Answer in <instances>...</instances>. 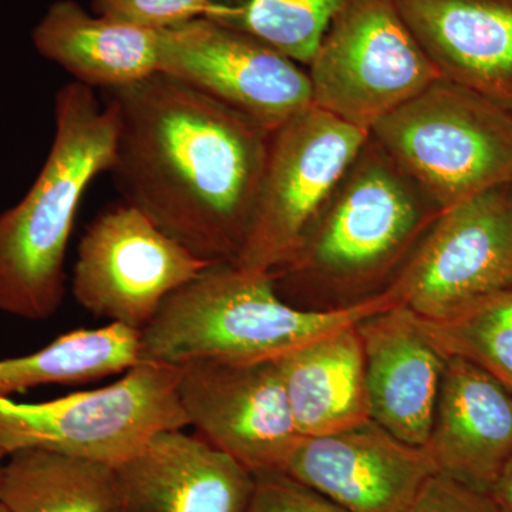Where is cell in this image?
<instances>
[{
	"mask_svg": "<svg viewBox=\"0 0 512 512\" xmlns=\"http://www.w3.org/2000/svg\"><path fill=\"white\" fill-rule=\"evenodd\" d=\"M103 94L116 111L110 173L124 202L202 261L235 262L274 131L163 73Z\"/></svg>",
	"mask_w": 512,
	"mask_h": 512,
	"instance_id": "1",
	"label": "cell"
},
{
	"mask_svg": "<svg viewBox=\"0 0 512 512\" xmlns=\"http://www.w3.org/2000/svg\"><path fill=\"white\" fill-rule=\"evenodd\" d=\"M443 212L369 136L295 254L271 272L302 311H345L386 292Z\"/></svg>",
	"mask_w": 512,
	"mask_h": 512,
	"instance_id": "2",
	"label": "cell"
},
{
	"mask_svg": "<svg viewBox=\"0 0 512 512\" xmlns=\"http://www.w3.org/2000/svg\"><path fill=\"white\" fill-rule=\"evenodd\" d=\"M116 111L90 87L64 84L55 97V136L25 197L0 214V312L40 322L63 302L64 261L87 187L110 173Z\"/></svg>",
	"mask_w": 512,
	"mask_h": 512,
	"instance_id": "3",
	"label": "cell"
},
{
	"mask_svg": "<svg viewBox=\"0 0 512 512\" xmlns=\"http://www.w3.org/2000/svg\"><path fill=\"white\" fill-rule=\"evenodd\" d=\"M402 306L392 291L345 311H302L276 292L271 274L211 264L171 293L140 332V362L275 360L373 313Z\"/></svg>",
	"mask_w": 512,
	"mask_h": 512,
	"instance_id": "4",
	"label": "cell"
},
{
	"mask_svg": "<svg viewBox=\"0 0 512 512\" xmlns=\"http://www.w3.org/2000/svg\"><path fill=\"white\" fill-rule=\"evenodd\" d=\"M370 136L443 211L512 183L511 111L446 79L392 111Z\"/></svg>",
	"mask_w": 512,
	"mask_h": 512,
	"instance_id": "5",
	"label": "cell"
},
{
	"mask_svg": "<svg viewBox=\"0 0 512 512\" xmlns=\"http://www.w3.org/2000/svg\"><path fill=\"white\" fill-rule=\"evenodd\" d=\"M183 367L138 362L101 389L43 403L0 396V450H45L117 467L163 431L188 424L180 397Z\"/></svg>",
	"mask_w": 512,
	"mask_h": 512,
	"instance_id": "6",
	"label": "cell"
},
{
	"mask_svg": "<svg viewBox=\"0 0 512 512\" xmlns=\"http://www.w3.org/2000/svg\"><path fill=\"white\" fill-rule=\"evenodd\" d=\"M313 106L369 131L441 79L397 0H348L308 66Z\"/></svg>",
	"mask_w": 512,
	"mask_h": 512,
	"instance_id": "7",
	"label": "cell"
},
{
	"mask_svg": "<svg viewBox=\"0 0 512 512\" xmlns=\"http://www.w3.org/2000/svg\"><path fill=\"white\" fill-rule=\"evenodd\" d=\"M369 136L315 106L275 130L251 227L234 264L265 274L284 265Z\"/></svg>",
	"mask_w": 512,
	"mask_h": 512,
	"instance_id": "8",
	"label": "cell"
},
{
	"mask_svg": "<svg viewBox=\"0 0 512 512\" xmlns=\"http://www.w3.org/2000/svg\"><path fill=\"white\" fill-rule=\"evenodd\" d=\"M512 288V183L444 210L396 281L403 306L440 320Z\"/></svg>",
	"mask_w": 512,
	"mask_h": 512,
	"instance_id": "9",
	"label": "cell"
},
{
	"mask_svg": "<svg viewBox=\"0 0 512 512\" xmlns=\"http://www.w3.org/2000/svg\"><path fill=\"white\" fill-rule=\"evenodd\" d=\"M210 265L124 202L84 232L73 295L87 312L141 332L171 293Z\"/></svg>",
	"mask_w": 512,
	"mask_h": 512,
	"instance_id": "10",
	"label": "cell"
},
{
	"mask_svg": "<svg viewBox=\"0 0 512 512\" xmlns=\"http://www.w3.org/2000/svg\"><path fill=\"white\" fill-rule=\"evenodd\" d=\"M160 73L269 131L313 106L305 66L254 36L207 18L160 32Z\"/></svg>",
	"mask_w": 512,
	"mask_h": 512,
	"instance_id": "11",
	"label": "cell"
},
{
	"mask_svg": "<svg viewBox=\"0 0 512 512\" xmlns=\"http://www.w3.org/2000/svg\"><path fill=\"white\" fill-rule=\"evenodd\" d=\"M178 397L188 424L249 473L282 471L301 440L278 359L183 367Z\"/></svg>",
	"mask_w": 512,
	"mask_h": 512,
	"instance_id": "12",
	"label": "cell"
},
{
	"mask_svg": "<svg viewBox=\"0 0 512 512\" xmlns=\"http://www.w3.org/2000/svg\"><path fill=\"white\" fill-rule=\"evenodd\" d=\"M284 473L350 512H407L437 468L429 448L404 443L369 420L301 437Z\"/></svg>",
	"mask_w": 512,
	"mask_h": 512,
	"instance_id": "13",
	"label": "cell"
},
{
	"mask_svg": "<svg viewBox=\"0 0 512 512\" xmlns=\"http://www.w3.org/2000/svg\"><path fill=\"white\" fill-rule=\"evenodd\" d=\"M365 356L370 416L412 446H427L447 359L406 306L356 325Z\"/></svg>",
	"mask_w": 512,
	"mask_h": 512,
	"instance_id": "14",
	"label": "cell"
},
{
	"mask_svg": "<svg viewBox=\"0 0 512 512\" xmlns=\"http://www.w3.org/2000/svg\"><path fill=\"white\" fill-rule=\"evenodd\" d=\"M126 512H248L255 477L201 436L163 431L117 466Z\"/></svg>",
	"mask_w": 512,
	"mask_h": 512,
	"instance_id": "15",
	"label": "cell"
},
{
	"mask_svg": "<svg viewBox=\"0 0 512 512\" xmlns=\"http://www.w3.org/2000/svg\"><path fill=\"white\" fill-rule=\"evenodd\" d=\"M426 447L437 474L490 494L512 460V393L473 363L448 357Z\"/></svg>",
	"mask_w": 512,
	"mask_h": 512,
	"instance_id": "16",
	"label": "cell"
},
{
	"mask_svg": "<svg viewBox=\"0 0 512 512\" xmlns=\"http://www.w3.org/2000/svg\"><path fill=\"white\" fill-rule=\"evenodd\" d=\"M441 79L512 113V0H397Z\"/></svg>",
	"mask_w": 512,
	"mask_h": 512,
	"instance_id": "17",
	"label": "cell"
},
{
	"mask_svg": "<svg viewBox=\"0 0 512 512\" xmlns=\"http://www.w3.org/2000/svg\"><path fill=\"white\" fill-rule=\"evenodd\" d=\"M33 46L73 82L101 92L160 73V32L87 12L76 0H56L33 28Z\"/></svg>",
	"mask_w": 512,
	"mask_h": 512,
	"instance_id": "18",
	"label": "cell"
},
{
	"mask_svg": "<svg viewBox=\"0 0 512 512\" xmlns=\"http://www.w3.org/2000/svg\"><path fill=\"white\" fill-rule=\"evenodd\" d=\"M356 325L278 359L289 409L302 437L328 436L372 420Z\"/></svg>",
	"mask_w": 512,
	"mask_h": 512,
	"instance_id": "19",
	"label": "cell"
},
{
	"mask_svg": "<svg viewBox=\"0 0 512 512\" xmlns=\"http://www.w3.org/2000/svg\"><path fill=\"white\" fill-rule=\"evenodd\" d=\"M6 458L0 504L9 512H126L116 467L45 450Z\"/></svg>",
	"mask_w": 512,
	"mask_h": 512,
	"instance_id": "20",
	"label": "cell"
},
{
	"mask_svg": "<svg viewBox=\"0 0 512 512\" xmlns=\"http://www.w3.org/2000/svg\"><path fill=\"white\" fill-rule=\"evenodd\" d=\"M140 362V332L109 323L64 333L46 348L0 360V396L46 384L92 382Z\"/></svg>",
	"mask_w": 512,
	"mask_h": 512,
	"instance_id": "21",
	"label": "cell"
},
{
	"mask_svg": "<svg viewBox=\"0 0 512 512\" xmlns=\"http://www.w3.org/2000/svg\"><path fill=\"white\" fill-rule=\"evenodd\" d=\"M207 19L261 40L308 69L348 0H208Z\"/></svg>",
	"mask_w": 512,
	"mask_h": 512,
	"instance_id": "22",
	"label": "cell"
},
{
	"mask_svg": "<svg viewBox=\"0 0 512 512\" xmlns=\"http://www.w3.org/2000/svg\"><path fill=\"white\" fill-rule=\"evenodd\" d=\"M419 320L444 356L473 363L512 393V288L478 299L446 319Z\"/></svg>",
	"mask_w": 512,
	"mask_h": 512,
	"instance_id": "23",
	"label": "cell"
},
{
	"mask_svg": "<svg viewBox=\"0 0 512 512\" xmlns=\"http://www.w3.org/2000/svg\"><path fill=\"white\" fill-rule=\"evenodd\" d=\"M208 9V0H93L96 15L154 32L205 18Z\"/></svg>",
	"mask_w": 512,
	"mask_h": 512,
	"instance_id": "24",
	"label": "cell"
},
{
	"mask_svg": "<svg viewBox=\"0 0 512 512\" xmlns=\"http://www.w3.org/2000/svg\"><path fill=\"white\" fill-rule=\"evenodd\" d=\"M254 477L248 512H350L282 471Z\"/></svg>",
	"mask_w": 512,
	"mask_h": 512,
	"instance_id": "25",
	"label": "cell"
},
{
	"mask_svg": "<svg viewBox=\"0 0 512 512\" xmlns=\"http://www.w3.org/2000/svg\"><path fill=\"white\" fill-rule=\"evenodd\" d=\"M407 512H500L490 494L436 474L424 484Z\"/></svg>",
	"mask_w": 512,
	"mask_h": 512,
	"instance_id": "26",
	"label": "cell"
},
{
	"mask_svg": "<svg viewBox=\"0 0 512 512\" xmlns=\"http://www.w3.org/2000/svg\"><path fill=\"white\" fill-rule=\"evenodd\" d=\"M490 495L500 512H512V460L504 468Z\"/></svg>",
	"mask_w": 512,
	"mask_h": 512,
	"instance_id": "27",
	"label": "cell"
},
{
	"mask_svg": "<svg viewBox=\"0 0 512 512\" xmlns=\"http://www.w3.org/2000/svg\"><path fill=\"white\" fill-rule=\"evenodd\" d=\"M6 457L8 456H6L5 451L0 450V476H2V468L3 464H5Z\"/></svg>",
	"mask_w": 512,
	"mask_h": 512,
	"instance_id": "28",
	"label": "cell"
},
{
	"mask_svg": "<svg viewBox=\"0 0 512 512\" xmlns=\"http://www.w3.org/2000/svg\"><path fill=\"white\" fill-rule=\"evenodd\" d=\"M0 512H9L8 510H6L5 507H3L2 504H0Z\"/></svg>",
	"mask_w": 512,
	"mask_h": 512,
	"instance_id": "29",
	"label": "cell"
}]
</instances>
